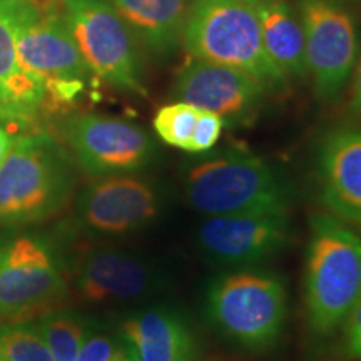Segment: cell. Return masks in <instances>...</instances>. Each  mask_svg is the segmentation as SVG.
<instances>
[{"mask_svg":"<svg viewBox=\"0 0 361 361\" xmlns=\"http://www.w3.org/2000/svg\"><path fill=\"white\" fill-rule=\"evenodd\" d=\"M361 298V234L333 214H314L305 263L306 323L336 335Z\"/></svg>","mask_w":361,"mask_h":361,"instance_id":"6da1fadb","label":"cell"},{"mask_svg":"<svg viewBox=\"0 0 361 361\" xmlns=\"http://www.w3.org/2000/svg\"><path fill=\"white\" fill-rule=\"evenodd\" d=\"M186 197L207 216L290 213L291 189L279 171L245 149H224L192 162Z\"/></svg>","mask_w":361,"mask_h":361,"instance_id":"7a4b0ae2","label":"cell"},{"mask_svg":"<svg viewBox=\"0 0 361 361\" xmlns=\"http://www.w3.org/2000/svg\"><path fill=\"white\" fill-rule=\"evenodd\" d=\"M204 311L211 326L231 345L247 353H268L286 324V284L263 271L223 274L207 288Z\"/></svg>","mask_w":361,"mask_h":361,"instance_id":"3957f363","label":"cell"},{"mask_svg":"<svg viewBox=\"0 0 361 361\" xmlns=\"http://www.w3.org/2000/svg\"><path fill=\"white\" fill-rule=\"evenodd\" d=\"M183 47L189 57L246 72L269 92L286 84L264 51L255 6L236 0H194Z\"/></svg>","mask_w":361,"mask_h":361,"instance_id":"277c9868","label":"cell"},{"mask_svg":"<svg viewBox=\"0 0 361 361\" xmlns=\"http://www.w3.org/2000/svg\"><path fill=\"white\" fill-rule=\"evenodd\" d=\"M71 189L69 164L51 135H19L0 166V224L47 218L66 204Z\"/></svg>","mask_w":361,"mask_h":361,"instance_id":"5b68a950","label":"cell"},{"mask_svg":"<svg viewBox=\"0 0 361 361\" xmlns=\"http://www.w3.org/2000/svg\"><path fill=\"white\" fill-rule=\"evenodd\" d=\"M295 8L316 97L324 104L336 102L348 87L361 51L355 12L348 0H296Z\"/></svg>","mask_w":361,"mask_h":361,"instance_id":"8992f818","label":"cell"},{"mask_svg":"<svg viewBox=\"0 0 361 361\" xmlns=\"http://www.w3.org/2000/svg\"><path fill=\"white\" fill-rule=\"evenodd\" d=\"M64 19L92 74L117 89L146 92L137 40L107 0H66Z\"/></svg>","mask_w":361,"mask_h":361,"instance_id":"52a82bcc","label":"cell"},{"mask_svg":"<svg viewBox=\"0 0 361 361\" xmlns=\"http://www.w3.org/2000/svg\"><path fill=\"white\" fill-rule=\"evenodd\" d=\"M64 137L80 169L96 178L137 173L151 164L157 151L142 128L99 114L72 117L64 126Z\"/></svg>","mask_w":361,"mask_h":361,"instance_id":"ba28073f","label":"cell"},{"mask_svg":"<svg viewBox=\"0 0 361 361\" xmlns=\"http://www.w3.org/2000/svg\"><path fill=\"white\" fill-rule=\"evenodd\" d=\"M17 52L22 66L44 82L45 99L72 101L90 74L64 16L34 12L27 17L17 37Z\"/></svg>","mask_w":361,"mask_h":361,"instance_id":"9c48e42d","label":"cell"},{"mask_svg":"<svg viewBox=\"0 0 361 361\" xmlns=\"http://www.w3.org/2000/svg\"><path fill=\"white\" fill-rule=\"evenodd\" d=\"M290 213L207 216L197 228V245L207 259L223 266L268 261L290 246Z\"/></svg>","mask_w":361,"mask_h":361,"instance_id":"30bf717a","label":"cell"},{"mask_svg":"<svg viewBox=\"0 0 361 361\" xmlns=\"http://www.w3.org/2000/svg\"><path fill=\"white\" fill-rule=\"evenodd\" d=\"M64 274L54 247L37 236H19L0 246V318L54 300Z\"/></svg>","mask_w":361,"mask_h":361,"instance_id":"8fae6325","label":"cell"},{"mask_svg":"<svg viewBox=\"0 0 361 361\" xmlns=\"http://www.w3.org/2000/svg\"><path fill=\"white\" fill-rule=\"evenodd\" d=\"M269 90L259 80L233 67L189 57L173 84L176 101L211 111L224 123H245L263 106Z\"/></svg>","mask_w":361,"mask_h":361,"instance_id":"7c38bea8","label":"cell"},{"mask_svg":"<svg viewBox=\"0 0 361 361\" xmlns=\"http://www.w3.org/2000/svg\"><path fill=\"white\" fill-rule=\"evenodd\" d=\"M159 206L154 184L133 174H112L101 176L84 189L78 214L92 233L117 236L147 226Z\"/></svg>","mask_w":361,"mask_h":361,"instance_id":"4fadbf2b","label":"cell"},{"mask_svg":"<svg viewBox=\"0 0 361 361\" xmlns=\"http://www.w3.org/2000/svg\"><path fill=\"white\" fill-rule=\"evenodd\" d=\"M316 168L323 206L361 228V123L329 130L318 147Z\"/></svg>","mask_w":361,"mask_h":361,"instance_id":"5bb4252c","label":"cell"},{"mask_svg":"<svg viewBox=\"0 0 361 361\" xmlns=\"http://www.w3.org/2000/svg\"><path fill=\"white\" fill-rule=\"evenodd\" d=\"M123 341L137 361H197L200 340L188 319L169 308H151L123 323Z\"/></svg>","mask_w":361,"mask_h":361,"instance_id":"9a60e30c","label":"cell"},{"mask_svg":"<svg viewBox=\"0 0 361 361\" xmlns=\"http://www.w3.org/2000/svg\"><path fill=\"white\" fill-rule=\"evenodd\" d=\"M154 57L168 59L183 45L194 0H107Z\"/></svg>","mask_w":361,"mask_h":361,"instance_id":"2e32d148","label":"cell"},{"mask_svg":"<svg viewBox=\"0 0 361 361\" xmlns=\"http://www.w3.org/2000/svg\"><path fill=\"white\" fill-rule=\"evenodd\" d=\"M151 284L146 264L117 251L90 252L78 274V290L89 301L130 300L144 295Z\"/></svg>","mask_w":361,"mask_h":361,"instance_id":"e0dca14e","label":"cell"},{"mask_svg":"<svg viewBox=\"0 0 361 361\" xmlns=\"http://www.w3.org/2000/svg\"><path fill=\"white\" fill-rule=\"evenodd\" d=\"M34 12L37 11L27 0H0V87L32 116L45 101V85L22 66L17 37Z\"/></svg>","mask_w":361,"mask_h":361,"instance_id":"ac0fdd59","label":"cell"},{"mask_svg":"<svg viewBox=\"0 0 361 361\" xmlns=\"http://www.w3.org/2000/svg\"><path fill=\"white\" fill-rule=\"evenodd\" d=\"M264 51L284 78H306L305 34L295 6L288 0H266L256 6Z\"/></svg>","mask_w":361,"mask_h":361,"instance_id":"d6986e66","label":"cell"},{"mask_svg":"<svg viewBox=\"0 0 361 361\" xmlns=\"http://www.w3.org/2000/svg\"><path fill=\"white\" fill-rule=\"evenodd\" d=\"M37 326L54 361H75L89 326L72 313H49L39 319Z\"/></svg>","mask_w":361,"mask_h":361,"instance_id":"ffe728a7","label":"cell"},{"mask_svg":"<svg viewBox=\"0 0 361 361\" xmlns=\"http://www.w3.org/2000/svg\"><path fill=\"white\" fill-rule=\"evenodd\" d=\"M2 361H54L37 324L19 323L0 326Z\"/></svg>","mask_w":361,"mask_h":361,"instance_id":"44dd1931","label":"cell"},{"mask_svg":"<svg viewBox=\"0 0 361 361\" xmlns=\"http://www.w3.org/2000/svg\"><path fill=\"white\" fill-rule=\"evenodd\" d=\"M200 111V107L183 101L166 104L156 112L152 121L156 134L169 146L188 152Z\"/></svg>","mask_w":361,"mask_h":361,"instance_id":"7402d4cb","label":"cell"},{"mask_svg":"<svg viewBox=\"0 0 361 361\" xmlns=\"http://www.w3.org/2000/svg\"><path fill=\"white\" fill-rule=\"evenodd\" d=\"M224 126L226 123L223 121V117H219L211 111L201 109L188 152H192V154L209 152L216 146V142L219 141Z\"/></svg>","mask_w":361,"mask_h":361,"instance_id":"603a6c76","label":"cell"},{"mask_svg":"<svg viewBox=\"0 0 361 361\" xmlns=\"http://www.w3.org/2000/svg\"><path fill=\"white\" fill-rule=\"evenodd\" d=\"M336 355L340 361H361V298L340 328Z\"/></svg>","mask_w":361,"mask_h":361,"instance_id":"cb8c5ba5","label":"cell"},{"mask_svg":"<svg viewBox=\"0 0 361 361\" xmlns=\"http://www.w3.org/2000/svg\"><path fill=\"white\" fill-rule=\"evenodd\" d=\"M117 343L112 338L87 329L75 361H111L116 353Z\"/></svg>","mask_w":361,"mask_h":361,"instance_id":"d4e9b609","label":"cell"},{"mask_svg":"<svg viewBox=\"0 0 361 361\" xmlns=\"http://www.w3.org/2000/svg\"><path fill=\"white\" fill-rule=\"evenodd\" d=\"M32 114H29L24 107H20L8 94L0 87V119L12 124H20L29 121Z\"/></svg>","mask_w":361,"mask_h":361,"instance_id":"484cf974","label":"cell"},{"mask_svg":"<svg viewBox=\"0 0 361 361\" xmlns=\"http://www.w3.org/2000/svg\"><path fill=\"white\" fill-rule=\"evenodd\" d=\"M351 89H350V102H348V112L355 119L361 123V51L356 61L353 75H351Z\"/></svg>","mask_w":361,"mask_h":361,"instance_id":"4316f807","label":"cell"},{"mask_svg":"<svg viewBox=\"0 0 361 361\" xmlns=\"http://www.w3.org/2000/svg\"><path fill=\"white\" fill-rule=\"evenodd\" d=\"M16 128L17 124L7 123V121L0 119V166H2V162L6 161L8 151H11V147L13 146V142H16V139L19 137V135L16 134Z\"/></svg>","mask_w":361,"mask_h":361,"instance_id":"83f0119b","label":"cell"},{"mask_svg":"<svg viewBox=\"0 0 361 361\" xmlns=\"http://www.w3.org/2000/svg\"><path fill=\"white\" fill-rule=\"evenodd\" d=\"M111 361H137V360H135L133 351L129 350V346L123 341L121 345H117V350H116V353L112 355Z\"/></svg>","mask_w":361,"mask_h":361,"instance_id":"f1b7e54d","label":"cell"},{"mask_svg":"<svg viewBox=\"0 0 361 361\" xmlns=\"http://www.w3.org/2000/svg\"><path fill=\"white\" fill-rule=\"evenodd\" d=\"M236 2H241V4H247V6H259V4L266 2V0H236Z\"/></svg>","mask_w":361,"mask_h":361,"instance_id":"f546056e","label":"cell"},{"mask_svg":"<svg viewBox=\"0 0 361 361\" xmlns=\"http://www.w3.org/2000/svg\"><path fill=\"white\" fill-rule=\"evenodd\" d=\"M356 2H358V4H360V6H361V0H356Z\"/></svg>","mask_w":361,"mask_h":361,"instance_id":"4dcf8cb0","label":"cell"},{"mask_svg":"<svg viewBox=\"0 0 361 361\" xmlns=\"http://www.w3.org/2000/svg\"><path fill=\"white\" fill-rule=\"evenodd\" d=\"M0 361H2V360H0Z\"/></svg>","mask_w":361,"mask_h":361,"instance_id":"1f68e13d","label":"cell"}]
</instances>
